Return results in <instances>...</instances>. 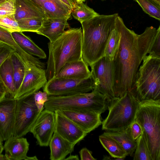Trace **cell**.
<instances>
[{
    "label": "cell",
    "instance_id": "cell-1",
    "mask_svg": "<svg viewBox=\"0 0 160 160\" xmlns=\"http://www.w3.org/2000/svg\"><path fill=\"white\" fill-rule=\"evenodd\" d=\"M116 26L121 34L119 48L113 60L114 93L118 97L135 88L139 67L148 53L157 29L152 26L147 27L138 35L128 29L119 16Z\"/></svg>",
    "mask_w": 160,
    "mask_h": 160
},
{
    "label": "cell",
    "instance_id": "cell-2",
    "mask_svg": "<svg viewBox=\"0 0 160 160\" xmlns=\"http://www.w3.org/2000/svg\"><path fill=\"white\" fill-rule=\"evenodd\" d=\"M117 13L100 15L81 23L82 35V58L88 66L104 56L109 36L116 27Z\"/></svg>",
    "mask_w": 160,
    "mask_h": 160
},
{
    "label": "cell",
    "instance_id": "cell-3",
    "mask_svg": "<svg viewBox=\"0 0 160 160\" xmlns=\"http://www.w3.org/2000/svg\"><path fill=\"white\" fill-rule=\"evenodd\" d=\"M82 35L81 27L70 28L48 43L49 55L45 70L48 81L54 78L66 63L82 58Z\"/></svg>",
    "mask_w": 160,
    "mask_h": 160
},
{
    "label": "cell",
    "instance_id": "cell-4",
    "mask_svg": "<svg viewBox=\"0 0 160 160\" xmlns=\"http://www.w3.org/2000/svg\"><path fill=\"white\" fill-rule=\"evenodd\" d=\"M140 101L136 88L127 92L122 96L115 97L108 102V114L102 121V129L116 131L130 127L135 121Z\"/></svg>",
    "mask_w": 160,
    "mask_h": 160
},
{
    "label": "cell",
    "instance_id": "cell-5",
    "mask_svg": "<svg viewBox=\"0 0 160 160\" xmlns=\"http://www.w3.org/2000/svg\"><path fill=\"white\" fill-rule=\"evenodd\" d=\"M135 121L141 126L152 160H160V100L140 102Z\"/></svg>",
    "mask_w": 160,
    "mask_h": 160
},
{
    "label": "cell",
    "instance_id": "cell-6",
    "mask_svg": "<svg viewBox=\"0 0 160 160\" xmlns=\"http://www.w3.org/2000/svg\"><path fill=\"white\" fill-rule=\"evenodd\" d=\"M108 105L105 96L94 89L90 92L48 95L44 108L53 112L61 109H88L101 114L107 109Z\"/></svg>",
    "mask_w": 160,
    "mask_h": 160
},
{
    "label": "cell",
    "instance_id": "cell-7",
    "mask_svg": "<svg viewBox=\"0 0 160 160\" xmlns=\"http://www.w3.org/2000/svg\"><path fill=\"white\" fill-rule=\"evenodd\" d=\"M140 102L160 100V58L146 55L138 70L135 83Z\"/></svg>",
    "mask_w": 160,
    "mask_h": 160
},
{
    "label": "cell",
    "instance_id": "cell-8",
    "mask_svg": "<svg viewBox=\"0 0 160 160\" xmlns=\"http://www.w3.org/2000/svg\"><path fill=\"white\" fill-rule=\"evenodd\" d=\"M41 112L35 103L34 94L17 100L14 136L22 137L30 132Z\"/></svg>",
    "mask_w": 160,
    "mask_h": 160
},
{
    "label": "cell",
    "instance_id": "cell-9",
    "mask_svg": "<svg viewBox=\"0 0 160 160\" xmlns=\"http://www.w3.org/2000/svg\"><path fill=\"white\" fill-rule=\"evenodd\" d=\"M90 67L95 84L94 89L104 95L108 102L114 98L113 61L104 56Z\"/></svg>",
    "mask_w": 160,
    "mask_h": 160
},
{
    "label": "cell",
    "instance_id": "cell-10",
    "mask_svg": "<svg viewBox=\"0 0 160 160\" xmlns=\"http://www.w3.org/2000/svg\"><path fill=\"white\" fill-rule=\"evenodd\" d=\"M94 87L91 75L88 78L82 80L53 78L48 81L43 90L48 95L64 96L89 92Z\"/></svg>",
    "mask_w": 160,
    "mask_h": 160
},
{
    "label": "cell",
    "instance_id": "cell-11",
    "mask_svg": "<svg viewBox=\"0 0 160 160\" xmlns=\"http://www.w3.org/2000/svg\"><path fill=\"white\" fill-rule=\"evenodd\" d=\"M25 65L24 78L14 98L16 100L34 94L43 88L48 81L44 69L31 62Z\"/></svg>",
    "mask_w": 160,
    "mask_h": 160
},
{
    "label": "cell",
    "instance_id": "cell-12",
    "mask_svg": "<svg viewBox=\"0 0 160 160\" xmlns=\"http://www.w3.org/2000/svg\"><path fill=\"white\" fill-rule=\"evenodd\" d=\"M55 115L54 112L43 110L32 127L30 132L36 139L37 143L41 147H47L55 130Z\"/></svg>",
    "mask_w": 160,
    "mask_h": 160
},
{
    "label": "cell",
    "instance_id": "cell-13",
    "mask_svg": "<svg viewBox=\"0 0 160 160\" xmlns=\"http://www.w3.org/2000/svg\"><path fill=\"white\" fill-rule=\"evenodd\" d=\"M80 127L87 134L102 124L101 114L88 109L58 110Z\"/></svg>",
    "mask_w": 160,
    "mask_h": 160
},
{
    "label": "cell",
    "instance_id": "cell-14",
    "mask_svg": "<svg viewBox=\"0 0 160 160\" xmlns=\"http://www.w3.org/2000/svg\"><path fill=\"white\" fill-rule=\"evenodd\" d=\"M54 112V132L62 138L75 145L87 135V134L80 127L59 111L56 110Z\"/></svg>",
    "mask_w": 160,
    "mask_h": 160
},
{
    "label": "cell",
    "instance_id": "cell-15",
    "mask_svg": "<svg viewBox=\"0 0 160 160\" xmlns=\"http://www.w3.org/2000/svg\"><path fill=\"white\" fill-rule=\"evenodd\" d=\"M17 100L7 95L0 101V133L4 141L14 136Z\"/></svg>",
    "mask_w": 160,
    "mask_h": 160
},
{
    "label": "cell",
    "instance_id": "cell-16",
    "mask_svg": "<svg viewBox=\"0 0 160 160\" xmlns=\"http://www.w3.org/2000/svg\"><path fill=\"white\" fill-rule=\"evenodd\" d=\"M45 18H65L71 16V9L60 0H26Z\"/></svg>",
    "mask_w": 160,
    "mask_h": 160
},
{
    "label": "cell",
    "instance_id": "cell-17",
    "mask_svg": "<svg viewBox=\"0 0 160 160\" xmlns=\"http://www.w3.org/2000/svg\"><path fill=\"white\" fill-rule=\"evenodd\" d=\"M68 20L65 18H44L36 33L46 37L50 42H53L62 34L65 29L70 28Z\"/></svg>",
    "mask_w": 160,
    "mask_h": 160
},
{
    "label": "cell",
    "instance_id": "cell-18",
    "mask_svg": "<svg viewBox=\"0 0 160 160\" xmlns=\"http://www.w3.org/2000/svg\"><path fill=\"white\" fill-rule=\"evenodd\" d=\"M88 65L81 58L66 63L54 78L84 79L92 75Z\"/></svg>",
    "mask_w": 160,
    "mask_h": 160
},
{
    "label": "cell",
    "instance_id": "cell-19",
    "mask_svg": "<svg viewBox=\"0 0 160 160\" xmlns=\"http://www.w3.org/2000/svg\"><path fill=\"white\" fill-rule=\"evenodd\" d=\"M29 146L26 138L13 136L5 141L3 146L8 160H25Z\"/></svg>",
    "mask_w": 160,
    "mask_h": 160
},
{
    "label": "cell",
    "instance_id": "cell-20",
    "mask_svg": "<svg viewBox=\"0 0 160 160\" xmlns=\"http://www.w3.org/2000/svg\"><path fill=\"white\" fill-rule=\"evenodd\" d=\"M49 146L50 151V160H64L68 154L73 151L75 145L54 132Z\"/></svg>",
    "mask_w": 160,
    "mask_h": 160
},
{
    "label": "cell",
    "instance_id": "cell-21",
    "mask_svg": "<svg viewBox=\"0 0 160 160\" xmlns=\"http://www.w3.org/2000/svg\"><path fill=\"white\" fill-rule=\"evenodd\" d=\"M102 134L109 136L116 140L122 146L128 155L131 156L135 152L137 142L132 136L130 126L120 131H106Z\"/></svg>",
    "mask_w": 160,
    "mask_h": 160
},
{
    "label": "cell",
    "instance_id": "cell-22",
    "mask_svg": "<svg viewBox=\"0 0 160 160\" xmlns=\"http://www.w3.org/2000/svg\"><path fill=\"white\" fill-rule=\"evenodd\" d=\"M0 42L8 46L18 52L21 56L25 64L31 62L42 68L44 63L39 59L27 53L17 44L13 38L11 32L0 27Z\"/></svg>",
    "mask_w": 160,
    "mask_h": 160
},
{
    "label": "cell",
    "instance_id": "cell-23",
    "mask_svg": "<svg viewBox=\"0 0 160 160\" xmlns=\"http://www.w3.org/2000/svg\"><path fill=\"white\" fill-rule=\"evenodd\" d=\"M11 34L17 44L25 52L40 58H46L47 56L45 52L22 32L14 31L12 32Z\"/></svg>",
    "mask_w": 160,
    "mask_h": 160
},
{
    "label": "cell",
    "instance_id": "cell-24",
    "mask_svg": "<svg viewBox=\"0 0 160 160\" xmlns=\"http://www.w3.org/2000/svg\"><path fill=\"white\" fill-rule=\"evenodd\" d=\"M0 78L8 94L14 98L16 91L14 84L13 69L10 56L6 59L0 66Z\"/></svg>",
    "mask_w": 160,
    "mask_h": 160
},
{
    "label": "cell",
    "instance_id": "cell-25",
    "mask_svg": "<svg viewBox=\"0 0 160 160\" xmlns=\"http://www.w3.org/2000/svg\"><path fill=\"white\" fill-rule=\"evenodd\" d=\"M14 17L18 21L28 18H46L26 0H15Z\"/></svg>",
    "mask_w": 160,
    "mask_h": 160
},
{
    "label": "cell",
    "instance_id": "cell-26",
    "mask_svg": "<svg viewBox=\"0 0 160 160\" xmlns=\"http://www.w3.org/2000/svg\"><path fill=\"white\" fill-rule=\"evenodd\" d=\"M10 57L13 69L14 84L17 93L25 76L26 65L20 55L16 51L12 52Z\"/></svg>",
    "mask_w": 160,
    "mask_h": 160
},
{
    "label": "cell",
    "instance_id": "cell-27",
    "mask_svg": "<svg viewBox=\"0 0 160 160\" xmlns=\"http://www.w3.org/2000/svg\"><path fill=\"white\" fill-rule=\"evenodd\" d=\"M99 138L103 147L112 157L125 158L128 155L121 145L112 138L102 134Z\"/></svg>",
    "mask_w": 160,
    "mask_h": 160
},
{
    "label": "cell",
    "instance_id": "cell-28",
    "mask_svg": "<svg viewBox=\"0 0 160 160\" xmlns=\"http://www.w3.org/2000/svg\"><path fill=\"white\" fill-rule=\"evenodd\" d=\"M99 14L83 2L74 1V5L71 15L81 23L88 20Z\"/></svg>",
    "mask_w": 160,
    "mask_h": 160
},
{
    "label": "cell",
    "instance_id": "cell-29",
    "mask_svg": "<svg viewBox=\"0 0 160 160\" xmlns=\"http://www.w3.org/2000/svg\"><path fill=\"white\" fill-rule=\"evenodd\" d=\"M121 34L117 28L112 31L109 37L104 51V57L113 61L119 48Z\"/></svg>",
    "mask_w": 160,
    "mask_h": 160
},
{
    "label": "cell",
    "instance_id": "cell-30",
    "mask_svg": "<svg viewBox=\"0 0 160 160\" xmlns=\"http://www.w3.org/2000/svg\"><path fill=\"white\" fill-rule=\"evenodd\" d=\"M137 146L135 151L134 160H152L143 131L136 140Z\"/></svg>",
    "mask_w": 160,
    "mask_h": 160
},
{
    "label": "cell",
    "instance_id": "cell-31",
    "mask_svg": "<svg viewBox=\"0 0 160 160\" xmlns=\"http://www.w3.org/2000/svg\"><path fill=\"white\" fill-rule=\"evenodd\" d=\"M150 17L160 21V5L152 0H134Z\"/></svg>",
    "mask_w": 160,
    "mask_h": 160
},
{
    "label": "cell",
    "instance_id": "cell-32",
    "mask_svg": "<svg viewBox=\"0 0 160 160\" xmlns=\"http://www.w3.org/2000/svg\"><path fill=\"white\" fill-rule=\"evenodd\" d=\"M44 18H28L17 21L20 31L36 33L41 27Z\"/></svg>",
    "mask_w": 160,
    "mask_h": 160
},
{
    "label": "cell",
    "instance_id": "cell-33",
    "mask_svg": "<svg viewBox=\"0 0 160 160\" xmlns=\"http://www.w3.org/2000/svg\"><path fill=\"white\" fill-rule=\"evenodd\" d=\"M0 27L11 32L20 31L14 15L0 16Z\"/></svg>",
    "mask_w": 160,
    "mask_h": 160
},
{
    "label": "cell",
    "instance_id": "cell-34",
    "mask_svg": "<svg viewBox=\"0 0 160 160\" xmlns=\"http://www.w3.org/2000/svg\"><path fill=\"white\" fill-rule=\"evenodd\" d=\"M149 55L160 58V26L157 29V32L149 51Z\"/></svg>",
    "mask_w": 160,
    "mask_h": 160
},
{
    "label": "cell",
    "instance_id": "cell-35",
    "mask_svg": "<svg viewBox=\"0 0 160 160\" xmlns=\"http://www.w3.org/2000/svg\"><path fill=\"white\" fill-rule=\"evenodd\" d=\"M15 0H6L0 4V16L14 15Z\"/></svg>",
    "mask_w": 160,
    "mask_h": 160
},
{
    "label": "cell",
    "instance_id": "cell-36",
    "mask_svg": "<svg viewBox=\"0 0 160 160\" xmlns=\"http://www.w3.org/2000/svg\"><path fill=\"white\" fill-rule=\"evenodd\" d=\"M48 95L45 92L38 91L34 93V99L36 105L40 112L44 108V104L48 101Z\"/></svg>",
    "mask_w": 160,
    "mask_h": 160
},
{
    "label": "cell",
    "instance_id": "cell-37",
    "mask_svg": "<svg viewBox=\"0 0 160 160\" xmlns=\"http://www.w3.org/2000/svg\"><path fill=\"white\" fill-rule=\"evenodd\" d=\"M14 51L8 46L0 42V66Z\"/></svg>",
    "mask_w": 160,
    "mask_h": 160
},
{
    "label": "cell",
    "instance_id": "cell-38",
    "mask_svg": "<svg viewBox=\"0 0 160 160\" xmlns=\"http://www.w3.org/2000/svg\"><path fill=\"white\" fill-rule=\"evenodd\" d=\"M130 128L132 137L136 141L142 133V128L140 125L135 121L131 125Z\"/></svg>",
    "mask_w": 160,
    "mask_h": 160
},
{
    "label": "cell",
    "instance_id": "cell-39",
    "mask_svg": "<svg viewBox=\"0 0 160 160\" xmlns=\"http://www.w3.org/2000/svg\"><path fill=\"white\" fill-rule=\"evenodd\" d=\"M92 152L86 148H82L79 152L81 160H96L92 155Z\"/></svg>",
    "mask_w": 160,
    "mask_h": 160
},
{
    "label": "cell",
    "instance_id": "cell-40",
    "mask_svg": "<svg viewBox=\"0 0 160 160\" xmlns=\"http://www.w3.org/2000/svg\"><path fill=\"white\" fill-rule=\"evenodd\" d=\"M8 94L7 89L0 78V101Z\"/></svg>",
    "mask_w": 160,
    "mask_h": 160
},
{
    "label": "cell",
    "instance_id": "cell-41",
    "mask_svg": "<svg viewBox=\"0 0 160 160\" xmlns=\"http://www.w3.org/2000/svg\"><path fill=\"white\" fill-rule=\"evenodd\" d=\"M63 2L68 6L72 10V9L74 5L73 0H60Z\"/></svg>",
    "mask_w": 160,
    "mask_h": 160
},
{
    "label": "cell",
    "instance_id": "cell-42",
    "mask_svg": "<svg viewBox=\"0 0 160 160\" xmlns=\"http://www.w3.org/2000/svg\"><path fill=\"white\" fill-rule=\"evenodd\" d=\"M79 160V158H78V156L77 155H70L67 158H65L64 160Z\"/></svg>",
    "mask_w": 160,
    "mask_h": 160
},
{
    "label": "cell",
    "instance_id": "cell-43",
    "mask_svg": "<svg viewBox=\"0 0 160 160\" xmlns=\"http://www.w3.org/2000/svg\"><path fill=\"white\" fill-rule=\"evenodd\" d=\"M38 159L36 156L33 157L27 156L25 160H37Z\"/></svg>",
    "mask_w": 160,
    "mask_h": 160
},
{
    "label": "cell",
    "instance_id": "cell-44",
    "mask_svg": "<svg viewBox=\"0 0 160 160\" xmlns=\"http://www.w3.org/2000/svg\"><path fill=\"white\" fill-rule=\"evenodd\" d=\"M0 160H8L7 156L5 154H0Z\"/></svg>",
    "mask_w": 160,
    "mask_h": 160
},
{
    "label": "cell",
    "instance_id": "cell-45",
    "mask_svg": "<svg viewBox=\"0 0 160 160\" xmlns=\"http://www.w3.org/2000/svg\"><path fill=\"white\" fill-rule=\"evenodd\" d=\"M4 141L0 133V145H3V142Z\"/></svg>",
    "mask_w": 160,
    "mask_h": 160
},
{
    "label": "cell",
    "instance_id": "cell-46",
    "mask_svg": "<svg viewBox=\"0 0 160 160\" xmlns=\"http://www.w3.org/2000/svg\"><path fill=\"white\" fill-rule=\"evenodd\" d=\"M3 150L4 148L3 146L0 145V154L2 153Z\"/></svg>",
    "mask_w": 160,
    "mask_h": 160
},
{
    "label": "cell",
    "instance_id": "cell-47",
    "mask_svg": "<svg viewBox=\"0 0 160 160\" xmlns=\"http://www.w3.org/2000/svg\"><path fill=\"white\" fill-rule=\"evenodd\" d=\"M74 1H76L78 2H85L86 0H73Z\"/></svg>",
    "mask_w": 160,
    "mask_h": 160
},
{
    "label": "cell",
    "instance_id": "cell-48",
    "mask_svg": "<svg viewBox=\"0 0 160 160\" xmlns=\"http://www.w3.org/2000/svg\"><path fill=\"white\" fill-rule=\"evenodd\" d=\"M152 0L155 1L157 3L160 5V0Z\"/></svg>",
    "mask_w": 160,
    "mask_h": 160
},
{
    "label": "cell",
    "instance_id": "cell-49",
    "mask_svg": "<svg viewBox=\"0 0 160 160\" xmlns=\"http://www.w3.org/2000/svg\"><path fill=\"white\" fill-rule=\"evenodd\" d=\"M103 159L108 160V159H110V158L108 156H107L106 157V156H105V157Z\"/></svg>",
    "mask_w": 160,
    "mask_h": 160
},
{
    "label": "cell",
    "instance_id": "cell-50",
    "mask_svg": "<svg viewBox=\"0 0 160 160\" xmlns=\"http://www.w3.org/2000/svg\"><path fill=\"white\" fill-rule=\"evenodd\" d=\"M6 0H2L0 1V4L5 1Z\"/></svg>",
    "mask_w": 160,
    "mask_h": 160
},
{
    "label": "cell",
    "instance_id": "cell-51",
    "mask_svg": "<svg viewBox=\"0 0 160 160\" xmlns=\"http://www.w3.org/2000/svg\"><path fill=\"white\" fill-rule=\"evenodd\" d=\"M101 1H105L106 0H100Z\"/></svg>",
    "mask_w": 160,
    "mask_h": 160
},
{
    "label": "cell",
    "instance_id": "cell-52",
    "mask_svg": "<svg viewBox=\"0 0 160 160\" xmlns=\"http://www.w3.org/2000/svg\"><path fill=\"white\" fill-rule=\"evenodd\" d=\"M2 0H0V1H2Z\"/></svg>",
    "mask_w": 160,
    "mask_h": 160
}]
</instances>
